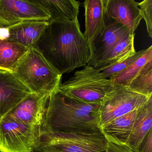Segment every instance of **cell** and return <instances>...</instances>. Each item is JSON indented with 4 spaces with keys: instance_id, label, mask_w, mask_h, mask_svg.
Returning <instances> with one entry per match:
<instances>
[{
    "instance_id": "obj_1",
    "label": "cell",
    "mask_w": 152,
    "mask_h": 152,
    "mask_svg": "<svg viewBox=\"0 0 152 152\" xmlns=\"http://www.w3.org/2000/svg\"><path fill=\"white\" fill-rule=\"evenodd\" d=\"M35 48L61 75L87 66L92 57L78 17L71 20H50Z\"/></svg>"
},
{
    "instance_id": "obj_2",
    "label": "cell",
    "mask_w": 152,
    "mask_h": 152,
    "mask_svg": "<svg viewBox=\"0 0 152 152\" xmlns=\"http://www.w3.org/2000/svg\"><path fill=\"white\" fill-rule=\"evenodd\" d=\"M100 106L70 97L59 88L49 97L42 130L51 134L101 132Z\"/></svg>"
},
{
    "instance_id": "obj_3",
    "label": "cell",
    "mask_w": 152,
    "mask_h": 152,
    "mask_svg": "<svg viewBox=\"0 0 152 152\" xmlns=\"http://www.w3.org/2000/svg\"><path fill=\"white\" fill-rule=\"evenodd\" d=\"M12 73L31 93L51 95L61 84L62 75L34 47L29 49Z\"/></svg>"
},
{
    "instance_id": "obj_4",
    "label": "cell",
    "mask_w": 152,
    "mask_h": 152,
    "mask_svg": "<svg viewBox=\"0 0 152 152\" xmlns=\"http://www.w3.org/2000/svg\"><path fill=\"white\" fill-rule=\"evenodd\" d=\"M114 87L113 82L105 78L101 71L87 65L61 84L59 88L67 95L81 102L101 104Z\"/></svg>"
},
{
    "instance_id": "obj_5",
    "label": "cell",
    "mask_w": 152,
    "mask_h": 152,
    "mask_svg": "<svg viewBox=\"0 0 152 152\" xmlns=\"http://www.w3.org/2000/svg\"><path fill=\"white\" fill-rule=\"evenodd\" d=\"M108 140L102 132L51 134L42 130L35 151L41 152H106Z\"/></svg>"
},
{
    "instance_id": "obj_6",
    "label": "cell",
    "mask_w": 152,
    "mask_h": 152,
    "mask_svg": "<svg viewBox=\"0 0 152 152\" xmlns=\"http://www.w3.org/2000/svg\"><path fill=\"white\" fill-rule=\"evenodd\" d=\"M42 128L0 119V152H30L37 146Z\"/></svg>"
},
{
    "instance_id": "obj_7",
    "label": "cell",
    "mask_w": 152,
    "mask_h": 152,
    "mask_svg": "<svg viewBox=\"0 0 152 152\" xmlns=\"http://www.w3.org/2000/svg\"><path fill=\"white\" fill-rule=\"evenodd\" d=\"M151 97L136 93L128 87L114 84V88L100 106L101 128L115 119L139 109L146 103Z\"/></svg>"
},
{
    "instance_id": "obj_8",
    "label": "cell",
    "mask_w": 152,
    "mask_h": 152,
    "mask_svg": "<svg viewBox=\"0 0 152 152\" xmlns=\"http://www.w3.org/2000/svg\"><path fill=\"white\" fill-rule=\"evenodd\" d=\"M50 96L49 94L30 93L9 112L4 118L42 128Z\"/></svg>"
},
{
    "instance_id": "obj_9",
    "label": "cell",
    "mask_w": 152,
    "mask_h": 152,
    "mask_svg": "<svg viewBox=\"0 0 152 152\" xmlns=\"http://www.w3.org/2000/svg\"><path fill=\"white\" fill-rule=\"evenodd\" d=\"M37 20H49L51 17L40 7L23 0H0V21L6 26Z\"/></svg>"
},
{
    "instance_id": "obj_10",
    "label": "cell",
    "mask_w": 152,
    "mask_h": 152,
    "mask_svg": "<svg viewBox=\"0 0 152 152\" xmlns=\"http://www.w3.org/2000/svg\"><path fill=\"white\" fill-rule=\"evenodd\" d=\"M105 24L102 33L91 45L92 57L88 65L94 67L121 40L130 34L125 26L105 16Z\"/></svg>"
},
{
    "instance_id": "obj_11",
    "label": "cell",
    "mask_w": 152,
    "mask_h": 152,
    "mask_svg": "<svg viewBox=\"0 0 152 152\" xmlns=\"http://www.w3.org/2000/svg\"><path fill=\"white\" fill-rule=\"evenodd\" d=\"M105 16L125 26L132 35L142 19L135 0H104Z\"/></svg>"
},
{
    "instance_id": "obj_12",
    "label": "cell",
    "mask_w": 152,
    "mask_h": 152,
    "mask_svg": "<svg viewBox=\"0 0 152 152\" xmlns=\"http://www.w3.org/2000/svg\"><path fill=\"white\" fill-rule=\"evenodd\" d=\"M30 93L12 73L0 69V119Z\"/></svg>"
},
{
    "instance_id": "obj_13",
    "label": "cell",
    "mask_w": 152,
    "mask_h": 152,
    "mask_svg": "<svg viewBox=\"0 0 152 152\" xmlns=\"http://www.w3.org/2000/svg\"><path fill=\"white\" fill-rule=\"evenodd\" d=\"M49 21L41 20H24L7 26L8 36L6 39L28 49L35 48Z\"/></svg>"
},
{
    "instance_id": "obj_14",
    "label": "cell",
    "mask_w": 152,
    "mask_h": 152,
    "mask_svg": "<svg viewBox=\"0 0 152 152\" xmlns=\"http://www.w3.org/2000/svg\"><path fill=\"white\" fill-rule=\"evenodd\" d=\"M84 4L85 18L84 34L91 47L105 26L104 2V0H85Z\"/></svg>"
},
{
    "instance_id": "obj_15",
    "label": "cell",
    "mask_w": 152,
    "mask_h": 152,
    "mask_svg": "<svg viewBox=\"0 0 152 152\" xmlns=\"http://www.w3.org/2000/svg\"><path fill=\"white\" fill-rule=\"evenodd\" d=\"M46 12L51 20H73L77 18L80 3L76 0H23Z\"/></svg>"
},
{
    "instance_id": "obj_16",
    "label": "cell",
    "mask_w": 152,
    "mask_h": 152,
    "mask_svg": "<svg viewBox=\"0 0 152 152\" xmlns=\"http://www.w3.org/2000/svg\"><path fill=\"white\" fill-rule=\"evenodd\" d=\"M137 110L115 119L101 128L108 141L117 144L126 145L133 129Z\"/></svg>"
},
{
    "instance_id": "obj_17",
    "label": "cell",
    "mask_w": 152,
    "mask_h": 152,
    "mask_svg": "<svg viewBox=\"0 0 152 152\" xmlns=\"http://www.w3.org/2000/svg\"><path fill=\"white\" fill-rule=\"evenodd\" d=\"M152 129V96L137 110L133 129L126 144L136 152L147 133Z\"/></svg>"
},
{
    "instance_id": "obj_18",
    "label": "cell",
    "mask_w": 152,
    "mask_h": 152,
    "mask_svg": "<svg viewBox=\"0 0 152 152\" xmlns=\"http://www.w3.org/2000/svg\"><path fill=\"white\" fill-rule=\"evenodd\" d=\"M28 50L6 38H0V69L12 73Z\"/></svg>"
},
{
    "instance_id": "obj_19",
    "label": "cell",
    "mask_w": 152,
    "mask_h": 152,
    "mask_svg": "<svg viewBox=\"0 0 152 152\" xmlns=\"http://www.w3.org/2000/svg\"><path fill=\"white\" fill-rule=\"evenodd\" d=\"M152 58V46L146 49L145 52L133 64L110 79L114 84L128 87L143 66Z\"/></svg>"
},
{
    "instance_id": "obj_20",
    "label": "cell",
    "mask_w": 152,
    "mask_h": 152,
    "mask_svg": "<svg viewBox=\"0 0 152 152\" xmlns=\"http://www.w3.org/2000/svg\"><path fill=\"white\" fill-rule=\"evenodd\" d=\"M128 87L136 93L148 97L152 96V58L146 62Z\"/></svg>"
},
{
    "instance_id": "obj_21",
    "label": "cell",
    "mask_w": 152,
    "mask_h": 152,
    "mask_svg": "<svg viewBox=\"0 0 152 152\" xmlns=\"http://www.w3.org/2000/svg\"><path fill=\"white\" fill-rule=\"evenodd\" d=\"M134 35L129 34L121 40L95 68L104 66L114 63L130 53L136 52L134 46Z\"/></svg>"
},
{
    "instance_id": "obj_22",
    "label": "cell",
    "mask_w": 152,
    "mask_h": 152,
    "mask_svg": "<svg viewBox=\"0 0 152 152\" xmlns=\"http://www.w3.org/2000/svg\"><path fill=\"white\" fill-rule=\"evenodd\" d=\"M146 51V49L142 50L138 52H134L114 63L108 64L104 66L96 68L101 72L102 74L105 78L110 79L128 67L141 57Z\"/></svg>"
},
{
    "instance_id": "obj_23",
    "label": "cell",
    "mask_w": 152,
    "mask_h": 152,
    "mask_svg": "<svg viewBox=\"0 0 152 152\" xmlns=\"http://www.w3.org/2000/svg\"><path fill=\"white\" fill-rule=\"evenodd\" d=\"M142 19L146 23L148 36L152 37V0H144L138 3Z\"/></svg>"
},
{
    "instance_id": "obj_24",
    "label": "cell",
    "mask_w": 152,
    "mask_h": 152,
    "mask_svg": "<svg viewBox=\"0 0 152 152\" xmlns=\"http://www.w3.org/2000/svg\"><path fill=\"white\" fill-rule=\"evenodd\" d=\"M136 152H152V129L145 137Z\"/></svg>"
},
{
    "instance_id": "obj_25",
    "label": "cell",
    "mask_w": 152,
    "mask_h": 152,
    "mask_svg": "<svg viewBox=\"0 0 152 152\" xmlns=\"http://www.w3.org/2000/svg\"><path fill=\"white\" fill-rule=\"evenodd\" d=\"M106 152H135L127 145L117 144L108 141Z\"/></svg>"
},
{
    "instance_id": "obj_26",
    "label": "cell",
    "mask_w": 152,
    "mask_h": 152,
    "mask_svg": "<svg viewBox=\"0 0 152 152\" xmlns=\"http://www.w3.org/2000/svg\"><path fill=\"white\" fill-rule=\"evenodd\" d=\"M7 26L5 24H4V23H2L0 21V28L2 27H5Z\"/></svg>"
},
{
    "instance_id": "obj_27",
    "label": "cell",
    "mask_w": 152,
    "mask_h": 152,
    "mask_svg": "<svg viewBox=\"0 0 152 152\" xmlns=\"http://www.w3.org/2000/svg\"><path fill=\"white\" fill-rule=\"evenodd\" d=\"M30 152H41L36 151H33Z\"/></svg>"
},
{
    "instance_id": "obj_28",
    "label": "cell",
    "mask_w": 152,
    "mask_h": 152,
    "mask_svg": "<svg viewBox=\"0 0 152 152\" xmlns=\"http://www.w3.org/2000/svg\"></svg>"
}]
</instances>
